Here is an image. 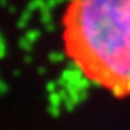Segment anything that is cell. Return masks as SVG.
<instances>
[{
    "label": "cell",
    "instance_id": "cell-1",
    "mask_svg": "<svg viewBox=\"0 0 130 130\" xmlns=\"http://www.w3.org/2000/svg\"><path fill=\"white\" fill-rule=\"evenodd\" d=\"M61 40L90 83L118 98L130 95V0H67Z\"/></svg>",
    "mask_w": 130,
    "mask_h": 130
}]
</instances>
